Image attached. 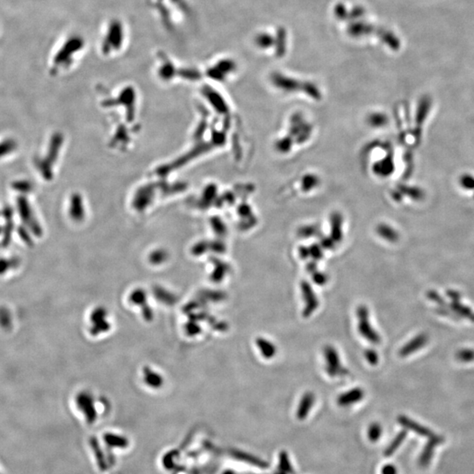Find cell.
Returning <instances> with one entry per match:
<instances>
[{"instance_id": "obj_1", "label": "cell", "mask_w": 474, "mask_h": 474, "mask_svg": "<svg viewBox=\"0 0 474 474\" xmlns=\"http://www.w3.org/2000/svg\"><path fill=\"white\" fill-rule=\"evenodd\" d=\"M125 40V29L120 20L114 19L108 24L101 42L104 54L111 55L121 50Z\"/></svg>"}, {"instance_id": "obj_2", "label": "cell", "mask_w": 474, "mask_h": 474, "mask_svg": "<svg viewBox=\"0 0 474 474\" xmlns=\"http://www.w3.org/2000/svg\"><path fill=\"white\" fill-rule=\"evenodd\" d=\"M359 318V333L372 343H378L380 342V337L378 334L373 330L369 320V312L365 306H359L357 311Z\"/></svg>"}, {"instance_id": "obj_3", "label": "cell", "mask_w": 474, "mask_h": 474, "mask_svg": "<svg viewBox=\"0 0 474 474\" xmlns=\"http://www.w3.org/2000/svg\"><path fill=\"white\" fill-rule=\"evenodd\" d=\"M324 355H325L328 364L326 370H327L328 374L330 376L336 377L338 375H344L348 373V371L341 366L339 355L333 347H326L324 349Z\"/></svg>"}, {"instance_id": "obj_4", "label": "cell", "mask_w": 474, "mask_h": 474, "mask_svg": "<svg viewBox=\"0 0 474 474\" xmlns=\"http://www.w3.org/2000/svg\"><path fill=\"white\" fill-rule=\"evenodd\" d=\"M301 292L303 295L305 301H306V306H305L304 310H303V316L305 318H308L310 316L311 314L316 310L319 306V301H318L314 290L312 288L310 284L307 281H302L301 282Z\"/></svg>"}, {"instance_id": "obj_5", "label": "cell", "mask_w": 474, "mask_h": 474, "mask_svg": "<svg viewBox=\"0 0 474 474\" xmlns=\"http://www.w3.org/2000/svg\"><path fill=\"white\" fill-rule=\"evenodd\" d=\"M442 442H443V437L437 436V435H435L429 438V442H427L426 446H424L423 452L419 457L418 462H419L420 466L427 467L430 464V461L435 453V450L437 446L442 443Z\"/></svg>"}, {"instance_id": "obj_6", "label": "cell", "mask_w": 474, "mask_h": 474, "mask_svg": "<svg viewBox=\"0 0 474 474\" xmlns=\"http://www.w3.org/2000/svg\"><path fill=\"white\" fill-rule=\"evenodd\" d=\"M398 421L399 423H401L402 426L407 428V429H411L412 431H413L414 433H417L418 435L422 436H425V437H428V438H430L432 437L433 436H435V434L433 433V431H431L430 429H428L426 427H423L419 424V423H416L413 420L409 419L406 417H399L398 418Z\"/></svg>"}, {"instance_id": "obj_7", "label": "cell", "mask_w": 474, "mask_h": 474, "mask_svg": "<svg viewBox=\"0 0 474 474\" xmlns=\"http://www.w3.org/2000/svg\"><path fill=\"white\" fill-rule=\"evenodd\" d=\"M364 396H365V393L361 388H354L350 391L346 392L342 395H340L337 399V403L341 407H346V406L359 402Z\"/></svg>"}, {"instance_id": "obj_8", "label": "cell", "mask_w": 474, "mask_h": 474, "mask_svg": "<svg viewBox=\"0 0 474 474\" xmlns=\"http://www.w3.org/2000/svg\"><path fill=\"white\" fill-rule=\"evenodd\" d=\"M314 400H315L314 395L310 392L306 393L303 395V397H302L301 402H300V405H299L297 412H296V417L298 419L304 420L305 418H307L308 413L310 412L311 408L314 405Z\"/></svg>"}, {"instance_id": "obj_9", "label": "cell", "mask_w": 474, "mask_h": 474, "mask_svg": "<svg viewBox=\"0 0 474 474\" xmlns=\"http://www.w3.org/2000/svg\"><path fill=\"white\" fill-rule=\"evenodd\" d=\"M231 455H232L233 458H236V459L240 460V461L245 462L247 464L253 465V466H256V467L267 468L269 466V465H268L266 462L263 461L262 459L256 458L255 456L250 455V454L246 453V452H240V451L234 450L233 452H231Z\"/></svg>"}, {"instance_id": "obj_10", "label": "cell", "mask_w": 474, "mask_h": 474, "mask_svg": "<svg viewBox=\"0 0 474 474\" xmlns=\"http://www.w3.org/2000/svg\"><path fill=\"white\" fill-rule=\"evenodd\" d=\"M256 343L258 349H260V352L266 359H273V357L276 355L277 349H276L275 345L268 340L259 337L256 339Z\"/></svg>"}, {"instance_id": "obj_11", "label": "cell", "mask_w": 474, "mask_h": 474, "mask_svg": "<svg viewBox=\"0 0 474 474\" xmlns=\"http://www.w3.org/2000/svg\"><path fill=\"white\" fill-rule=\"evenodd\" d=\"M407 435V431H404L403 430V431L399 433L397 436L394 437L391 443L388 446V448L386 449V451H384V456H386L387 458L391 457V456L394 454V452H396L398 449L400 448V446H401V443L403 442Z\"/></svg>"}, {"instance_id": "obj_12", "label": "cell", "mask_w": 474, "mask_h": 474, "mask_svg": "<svg viewBox=\"0 0 474 474\" xmlns=\"http://www.w3.org/2000/svg\"><path fill=\"white\" fill-rule=\"evenodd\" d=\"M426 341V337H419L413 339L412 342H410L409 343H407L406 346L403 347L401 350V355H407L408 354H410L411 352H413L414 349H419L421 347L423 346V343Z\"/></svg>"}, {"instance_id": "obj_13", "label": "cell", "mask_w": 474, "mask_h": 474, "mask_svg": "<svg viewBox=\"0 0 474 474\" xmlns=\"http://www.w3.org/2000/svg\"><path fill=\"white\" fill-rule=\"evenodd\" d=\"M279 468L280 471H284L286 474H293V469L289 461L288 456L285 452H281L279 455Z\"/></svg>"}, {"instance_id": "obj_14", "label": "cell", "mask_w": 474, "mask_h": 474, "mask_svg": "<svg viewBox=\"0 0 474 474\" xmlns=\"http://www.w3.org/2000/svg\"><path fill=\"white\" fill-rule=\"evenodd\" d=\"M382 434V428L378 423H372L371 426L369 427L368 438L371 442H377L378 439L380 438Z\"/></svg>"}, {"instance_id": "obj_15", "label": "cell", "mask_w": 474, "mask_h": 474, "mask_svg": "<svg viewBox=\"0 0 474 474\" xmlns=\"http://www.w3.org/2000/svg\"><path fill=\"white\" fill-rule=\"evenodd\" d=\"M365 357L367 362L372 365H376L378 362V353L375 351L374 349H365Z\"/></svg>"}, {"instance_id": "obj_16", "label": "cell", "mask_w": 474, "mask_h": 474, "mask_svg": "<svg viewBox=\"0 0 474 474\" xmlns=\"http://www.w3.org/2000/svg\"><path fill=\"white\" fill-rule=\"evenodd\" d=\"M313 276V280L315 284H317L319 285H323L324 284L327 283L328 277L327 276L321 273H317V272H314V273H312Z\"/></svg>"}, {"instance_id": "obj_17", "label": "cell", "mask_w": 474, "mask_h": 474, "mask_svg": "<svg viewBox=\"0 0 474 474\" xmlns=\"http://www.w3.org/2000/svg\"><path fill=\"white\" fill-rule=\"evenodd\" d=\"M381 474H398L397 469L394 465H386L381 469Z\"/></svg>"}, {"instance_id": "obj_18", "label": "cell", "mask_w": 474, "mask_h": 474, "mask_svg": "<svg viewBox=\"0 0 474 474\" xmlns=\"http://www.w3.org/2000/svg\"><path fill=\"white\" fill-rule=\"evenodd\" d=\"M459 354L465 355V357H461V358H459V359L464 360V361H465V358H467V359H466V361H470L471 359H473L474 352L473 351H471V350H463V351L459 353Z\"/></svg>"}, {"instance_id": "obj_19", "label": "cell", "mask_w": 474, "mask_h": 474, "mask_svg": "<svg viewBox=\"0 0 474 474\" xmlns=\"http://www.w3.org/2000/svg\"><path fill=\"white\" fill-rule=\"evenodd\" d=\"M308 271L311 273H314V272H316V265H315V263H309L308 265Z\"/></svg>"}, {"instance_id": "obj_20", "label": "cell", "mask_w": 474, "mask_h": 474, "mask_svg": "<svg viewBox=\"0 0 474 474\" xmlns=\"http://www.w3.org/2000/svg\"><path fill=\"white\" fill-rule=\"evenodd\" d=\"M223 474H234V472H233L232 471H230V470H228V471H225L224 473Z\"/></svg>"}, {"instance_id": "obj_21", "label": "cell", "mask_w": 474, "mask_h": 474, "mask_svg": "<svg viewBox=\"0 0 474 474\" xmlns=\"http://www.w3.org/2000/svg\"><path fill=\"white\" fill-rule=\"evenodd\" d=\"M275 474H286V473H285V472H284V471H279V472H276Z\"/></svg>"}]
</instances>
